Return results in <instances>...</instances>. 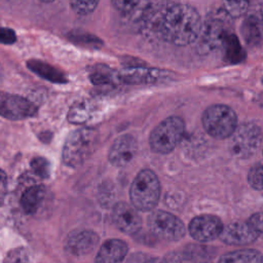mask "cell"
<instances>
[{
	"label": "cell",
	"instance_id": "cell-1",
	"mask_svg": "<svg viewBox=\"0 0 263 263\" xmlns=\"http://www.w3.org/2000/svg\"><path fill=\"white\" fill-rule=\"evenodd\" d=\"M145 22L160 39L178 46L195 42L202 28L199 13L184 3H162Z\"/></svg>",
	"mask_w": 263,
	"mask_h": 263
},
{
	"label": "cell",
	"instance_id": "cell-2",
	"mask_svg": "<svg viewBox=\"0 0 263 263\" xmlns=\"http://www.w3.org/2000/svg\"><path fill=\"white\" fill-rule=\"evenodd\" d=\"M99 142L98 132L89 127H81L71 132L64 143L63 161L72 167L82 164L96 150Z\"/></svg>",
	"mask_w": 263,
	"mask_h": 263
},
{
	"label": "cell",
	"instance_id": "cell-3",
	"mask_svg": "<svg viewBox=\"0 0 263 263\" xmlns=\"http://www.w3.org/2000/svg\"><path fill=\"white\" fill-rule=\"evenodd\" d=\"M159 196L160 183L156 174L149 168L140 171L129 188L132 205L141 212L152 211L158 203Z\"/></svg>",
	"mask_w": 263,
	"mask_h": 263
},
{
	"label": "cell",
	"instance_id": "cell-4",
	"mask_svg": "<svg viewBox=\"0 0 263 263\" xmlns=\"http://www.w3.org/2000/svg\"><path fill=\"white\" fill-rule=\"evenodd\" d=\"M204 130L213 138L224 140L230 138L237 128V115L234 110L224 104L208 107L201 116Z\"/></svg>",
	"mask_w": 263,
	"mask_h": 263
},
{
	"label": "cell",
	"instance_id": "cell-5",
	"mask_svg": "<svg viewBox=\"0 0 263 263\" xmlns=\"http://www.w3.org/2000/svg\"><path fill=\"white\" fill-rule=\"evenodd\" d=\"M184 133L185 124L183 119L178 116H170L151 132L149 138L150 147L156 153H170L181 142Z\"/></svg>",
	"mask_w": 263,
	"mask_h": 263
},
{
	"label": "cell",
	"instance_id": "cell-6",
	"mask_svg": "<svg viewBox=\"0 0 263 263\" xmlns=\"http://www.w3.org/2000/svg\"><path fill=\"white\" fill-rule=\"evenodd\" d=\"M230 152L238 158H249L260 148L263 141L261 127L252 122H245L237 126L229 138Z\"/></svg>",
	"mask_w": 263,
	"mask_h": 263
},
{
	"label": "cell",
	"instance_id": "cell-7",
	"mask_svg": "<svg viewBox=\"0 0 263 263\" xmlns=\"http://www.w3.org/2000/svg\"><path fill=\"white\" fill-rule=\"evenodd\" d=\"M148 228L153 235L166 241H178L186 234L184 222L177 216L162 211H153L147 219Z\"/></svg>",
	"mask_w": 263,
	"mask_h": 263
},
{
	"label": "cell",
	"instance_id": "cell-8",
	"mask_svg": "<svg viewBox=\"0 0 263 263\" xmlns=\"http://www.w3.org/2000/svg\"><path fill=\"white\" fill-rule=\"evenodd\" d=\"M229 33V28L224 18L218 16L210 17L202 24L200 34L195 41L198 53L206 54L210 51L221 47Z\"/></svg>",
	"mask_w": 263,
	"mask_h": 263
},
{
	"label": "cell",
	"instance_id": "cell-9",
	"mask_svg": "<svg viewBox=\"0 0 263 263\" xmlns=\"http://www.w3.org/2000/svg\"><path fill=\"white\" fill-rule=\"evenodd\" d=\"M223 223L217 216L203 214L194 217L188 226L190 236L199 242H208L220 237Z\"/></svg>",
	"mask_w": 263,
	"mask_h": 263
},
{
	"label": "cell",
	"instance_id": "cell-10",
	"mask_svg": "<svg viewBox=\"0 0 263 263\" xmlns=\"http://www.w3.org/2000/svg\"><path fill=\"white\" fill-rule=\"evenodd\" d=\"M0 112L2 117L9 120H21L32 117L36 114L37 108L35 105L17 95L1 93Z\"/></svg>",
	"mask_w": 263,
	"mask_h": 263
},
{
	"label": "cell",
	"instance_id": "cell-11",
	"mask_svg": "<svg viewBox=\"0 0 263 263\" xmlns=\"http://www.w3.org/2000/svg\"><path fill=\"white\" fill-rule=\"evenodd\" d=\"M137 211L133 205L124 201L115 203L111 218L116 228L129 235L138 233L142 227V219Z\"/></svg>",
	"mask_w": 263,
	"mask_h": 263
},
{
	"label": "cell",
	"instance_id": "cell-12",
	"mask_svg": "<svg viewBox=\"0 0 263 263\" xmlns=\"http://www.w3.org/2000/svg\"><path fill=\"white\" fill-rule=\"evenodd\" d=\"M259 235L248 221H237L224 226L219 238L229 246H247L256 241Z\"/></svg>",
	"mask_w": 263,
	"mask_h": 263
},
{
	"label": "cell",
	"instance_id": "cell-13",
	"mask_svg": "<svg viewBox=\"0 0 263 263\" xmlns=\"http://www.w3.org/2000/svg\"><path fill=\"white\" fill-rule=\"evenodd\" d=\"M100 236L89 229H78L70 232L65 240V249L71 255L85 256L91 253L99 245Z\"/></svg>",
	"mask_w": 263,
	"mask_h": 263
},
{
	"label": "cell",
	"instance_id": "cell-14",
	"mask_svg": "<svg viewBox=\"0 0 263 263\" xmlns=\"http://www.w3.org/2000/svg\"><path fill=\"white\" fill-rule=\"evenodd\" d=\"M137 152V140L132 135L125 134L119 136L113 142L108 153V158L113 165L123 167L135 158Z\"/></svg>",
	"mask_w": 263,
	"mask_h": 263
},
{
	"label": "cell",
	"instance_id": "cell-15",
	"mask_svg": "<svg viewBox=\"0 0 263 263\" xmlns=\"http://www.w3.org/2000/svg\"><path fill=\"white\" fill-rule=\"evenodd\" d=\"M166 75L165 71L159 69L142 66H128L119 72L118 78L124 83L138 85L156 83L159 80L164 79Z\"/></svg>",
	"mask_w": 263,
	"mask_h": 263
},
{
	"label": "cell",
	"instance_id": "cell-16",
	"mask_svg": "<svg viewBox=\"0 0 263 263\" xmlns=\"http://www.w3.org/2000/svg\"><path fill=\"white\" fill-rule=\"evenodd\" d=\"M128 253L127 243L118 238L105 240L97 252L95 263H122Z\"/></svg>",
	"mask_w": 263,
	"mask_h": 263
},
{
	"label": "cell",
	"instance_id": "cell-17",
	"mask_svg": "<svg viewBox=\"0 0 263 263\" xmlns=\"http://www.w3.org/2000/svg\"><path fill=\"white\" fill-rule=\"evenodd\" d=\"M241 35L249 46H257L262 41V15L250 14L241 25Z\"/></svg>",
	"mask_w": 263,
	"mask_h": 263
},
{
	"label": "cell",
	"instance_id": "cell-18",
	"mask_svg": "<svg viewBox=\"0 0 263 263\" xmlns=\"http://www.w3.org/2000/svg\"><path fill=\"white\" fill-rule=\"evenodd\" d=\"M46 190L43 185H34L26 189L21 197V205L26 214L34 215L40 209L44 198Z\"/></svg>",
	"mask_w": 263,
	"mask_h": 263
},
{
	"label": "cell",
	"instance_id": "cell-19",
	"mask_svg": "<svg viewBox=\"0 0 263 263\" xmlns=\"http://www.w3.org/2000/svg\"><path fill=\"white\" fill-rule=\"evenodd\" d=\"M218 263H263V255L254 249H241L222 255Z\"/></svg>",
	"mask_w": 263,
	"mask_h": 263
},
{
	"label": "cell",
	"instance_id": "cell-20",
	"mask_svg": "<svg viewBox=\"0 0 263 263\" xmlns=\"http://www.w3.org/2000/svg\"><path fill=\"white\" fill-rule=\"evenodd\" d=\"M28 67L35 72L40 77L47 79L54 83H64L67 81V78L65 76V73H63L60 69L48 65L44 62L37 61V60H31L28 62Z\"/></svg>",
	"mask_w": 263,
	"mask_h": 263
},
{
	"label": "cell",
	"instance_id": "cell-21",
	"mask_svg": "<svg viewBox=\"0 0 263 263\" xmlns=\"http://www.w3.org/2000/svg\"><path fill=\"white\" fill-rule=\"evenodd\" d=\"M222 47L224 48V53H225V58L228 62L232 63V64H236L241 62L245 59V51L237 39V37L233 34V33H229L223 44Z\"/></svg>",
	"mask_w": 263,
	"mask_h": 263
},
{
	"label": "cell",
	"instance_id": "cell-22",
	"mask_svg": "<svg viewBox=\"0 0 263 263\" xmlns=\"http://www.w3.org/2000/svg\"><path fill=\"white\" fill-rule=\"evenodd\" d=\"M91 105L85 100L75 103L68 112V120L74 124H81L86 122L91 116Z\"/></svg>",
	"mask_w": 263,
	"mask_h": 263
},
{
	"label": "cell",
	"instance_id": "cell-23",
	"mask_svg": "<svg viewBox=\"0 0 263 263\" xmlns=\"http://www.w3.org/2000/svg\"><path fill=\"white\" fill-rule=\"evenodd\" d=\"M3 263H31L29 252L24 247H17L7 252Z\"/></svg>",
	"mask_w": 263,
	"mask_h": 263
},
{
	"label": "cell",
	"instance_id": "cell-24",
	"mask_svg": "<svg viewBox=\"0 0 263 263\" xmlns=\"http://www.w3.org/2000/svg\"><path fill=\"white\" fill-rule=\"evenodd\" d=\"M248 182L255 190H263V163L252 166L248 173Z\"/></svg>",
	"mask_w": 263,
	"mask_h": 263
},
{
	"label": "cell",
	"instance_id": "cell-25",
	"mask_svg": "<svg viewBox=\"0 0 263 263\" xmlns=\"http://www.w3.org/2000/svg\"><path fill=\"white\" fill-rule=\"evenodd\" d=\"M249 5H250V3L247 1L224 2L223 9L227 15H229L231 17H239L247 12Z\"/></svg>",
	"mask_w": 263,
	"mask_h": 263
},
{
	"label": "cell",
	"instance_id": "cell-26",
	"mask_svg": "<svg viewBox=\"0 0 263 263\" xmlns=\"http://www.w3.org/2000/svg\"><path fill=\"white\" fill-rule=\"evenodd\" d=\"M30 164L34 174L40 177L41 179H47L49 177L50 165L46 158L42 156H36L31 160Z\"/></svg>",
	"mask_w": 263,
	"mask_h": 263
},
{
	"label": "cell",
	"instance_id": "cell-27",
	"mask_svg": "<svg viewBox=\"0 0 263 263\" xmlns=\"http://www.w3.org/2000/svg\"><path fill=\"white\" fill-rule=\"evenodd\" d=\"M89 79L91 82L96 85H102V84H109L111 83L112 80V75L110 74L108 68L103 69V68H97L90 75Z\"/></svg>",
	"mask_w": 263,
	"mask_h": 263
},
{
	"label": "cell",
	"instance_id": "cell-28",
	"mask_svg": "<svg viewBox=\"0 0 263 263\" xmlns=\"http://www.w3.org/2000/svg\"><path fill=\"white\" fill-rule=\"evenodd\" d=\"M98 1H71L72 9L78 14H88L97 7Z\"/></svg>",
	"mask_w": 263,
	"mask_h": 263
},
{
	"label": "cell",
	"instance_id": "cell-29",
	"mask_svg": "<svg viewBox=\"0 0 263 263\" xmlns=\"http://www.w3.org/2000/svg\"><path fill=\"white\" fill-rule=\"evenodd\" d=\"M139 3L140 1H118V0L112 1V4L115 6L117 10H119L124 14H129V15H132L135 12Z\"/></svg>",
	"mask_w": 263,
	"mask_h": 263
},
{
	"label": "cell",
	"instance_id": "cell-30",
	"mask_svg": "<svg viewBox=\"0 0 263 263\" xmlns=\"http://www.w3.org/2000/svg\"><path fill=\"white\" fill-rule=\"evenodd\" d=\"M248 222L256 229L259 234H263V212H258L253 214Z\"/></svg>",
	"mask_w": 263,
	"mask_h": 263
},
{
	"label": "cell",
	"instance_id": "cell-31",
	"mask_svg": "<svg viewBox=\"0 0 263 263\" xmlns=\"http://www.w3.org/2000/svg\"><path fill=\"white\" fill-rule=\"evenodd\" d=\"M0 38L3 44H12L16 40V35L13 30L9 28H2L0 33Z\"/></svg>",
	"mask_w": 263,
	"mask_h": 263
},
{
	"label": "cell",
	"instance_id": "cell-32",
	"mask_svg": "<svg viewBox=\"0 0 263 263\" xmlns=\"http://www.w3.org/2000/svg\"><path fill=\"white\" fill-rule=\"evenodd\" d=\"M143 263H163V260L158 258V257H152L150 259H147L145 262Z\"/></svg>",
	"mask_w": 263,
	"mask_h": 263
},
{
	"label": "cell",
	"instance_id": "cell-33",
	"mask_svg": "<svg viewBox=\"0 0 263 263\" xmlns=\"http://www.w3.org/2000/svg\"><path fill=\"white\" fill-rule=\"evenodd\" d=\"M262 29H263V13H262Z\"/></svg>",
	"mask_w": 263,
	"mask_h": 263
}]
</instances>
